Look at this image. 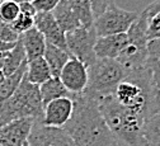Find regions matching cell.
<instances>
[{
  "instance_id": "cell-34",
  "label": "cell",
  "mask_w": 160,
  "mask_h": 146,
  "mask_svg": "<svg viewBox=\"0 0 160 146\" xmlns=\"http://www.w3.org/2000/svg\"><path fill=\"white\" fill-rule=\"evenodd\" d=\"M47 146H55V145H47Z\"/></svg>"
},
{
  "instance_id": "cell-16",
  "label": "cell",
  "mask_w": 160,
  "mask_h": 146,
  "mask_svg": "<svg viewBox=\"0 0 160 146\" xmlns=\"http://www.w3.org/2000/svg\"><path fill=\"white\" fill-rule=\"evenodd\" d=\"M146 69L150 73L152 84L160 89V38L148 41Z\"/></svg>"
},
{
  "instance_id": "cell-28",
  "label": "cell",
  "mask_w": 160,
  "mask_h": 146,
  "mask_svg": "<svg viewBox=\"0 0 160 146\" xmlns=\"http://www.w3.org/2000/svg\"><path fill=\"white\" fill-rule=\"evenodd\" d=\"M60 0H34L33 5L36 7L37 12H51Z\"/></svg>"
},
{
  "instance_id": "cell-1",
  "label": "cell",
  "mask_w": 160,
  "mask_h": 146,
  "mask_svg": "<svg viewBox=\"0 0 160 146\" xmlns=\"http://www.w3.org/2000/svg\"><path fill=\"white\" fill-rule=\"evenodd\" d=\"M74 109L69 122L62 127L76 146H123L109 130L98 108V102L82 92L71 94Z\"/></svg>"
},
{
  "instance_id": "cell-30",
  "label": "cell",
  "mask_w": 160,
  "mask_h": 146,
  "mask_svg": "<svg viewBox=\"0 0 160 146\" xmlns=\"http://www.w3.org/2000/svg\"><path fill=\"white\" fill-rule=\"evenodd\" d=\"M14 46H15V42L10 43V42H4V41L0 39V52H7V51H10Z\"/></svg>"
},
{
  "instance_id": "cell-11",
  "label": "cell",
  "mask_w": 160,
  "mask_h": 146,
  "mask_svg": "<svg viewBox=\"0 0 160 146\" xmlns=\"http://www.w3.org/2000/svg\"><path fill=\"white\" fill-rule=\"evenodd\" d=\"M34 27L45 36L48 43L68 51L65 32L60 28L51 12H37L34 15Z\"/></svg>"
},
{
  "instance_id": "cell-24",
  "label": "cell",
  "mask_w": 160,
  "mask_h": 146,
  "mask_svg": "<svg viewBox=\"0 0 160 146\" xmlns=\"http://www.w3.org/2000/svg\"><path fill=\"white\" fill-rule=\"evenodd\" d=\"M142 17L146 19V38H148V41L159 39L160 38V12H158L150 17H145V15H142Z\"/></svg>"
},
{
  "instance_id": "cell-8",
  "label": "cell",
  "mask_w": 160,
  "mask_h": 146,
  "mask_svg": "<svg viewBox=\"0 0 160 146\" xmlns=\"http://www.w3.org/2000/svg\"><path fill=\"white\" fill-rule=\"evenodd\" d=\"M58 78L71 94H79L88 85V66L76 57L70 56Z\"/></svg>"
},
{
  "instance_id": "cell-15",
  "label": "cell",
  "mask_w": 160,
  "mask_h": 146,
  "mask_svg": "<svg viewBox=\"0 0 160 146\" xmlns=\"http://www.w3.org/2000/svg\"><path fill=\"white\" fill-rule=\"evenodd\" d=\"M24 62H27L26 51H24V47L21 42V39H18L15 42V46L10 51H8L5 56L0 60V69L3 70L5 76H8L13 74L17 69L21 68Z\"/></svg>"
},
{
  "instance_id": "cell-10",
  "label": "cell",
  "mask_w": 160,
  "mask_h": 146,
  "mask_svg": "<svg viewBox=\"0 0 160 146\" xmlns=\"http://www.w3.org/2000/svg\"><path fill=\"white\" fill-rule=\"evenodd\" d=\"M32 118H19L0 127V146H24L33 126Z\"/></svg>"
},
{
  "instance_id": "cell-14",
  "label": "cell",
  "mask_w": 160,
  "mask_h": 146,
  "mask_svg": "<svg viewBox=\"0 0 160 146\" xmlns=\"http://www.w3.org/2000/svg\"><path fill=\"white\" fill-rule=\"evenodd\" d=\"M51 13L55 17L60 28H61L65 33L70 32L75 28L82 27L79 18L76 17L75 12L69 5L68 0H60V2L56 4V7L51 10Z\"/></svg>"
},
{
  "instance_id": "cell-6",
  "label": "cell",
  "mask_w": 160,
  "mask_h": 146,
  "mask_svg": "<svg viewBox=\"0 0 160 146\" xmlns=\"http://www.w3.org/2000/svg\"><path fill=\"white\" fill-rule=\"evenodd\" d=\"M137 17L138 14L136 12L125 10L113 3L102 14L94 18L93 27L98 37L126 33Z\"/></svg>"
},
{
  "instance_id": "cell-4",
  "label": "cell",
  "mask_w": 160,
  "mask_h": 146,
  "mask_svg": "<svg viewBox=\"0 0 160 146\" xmlns=\"http://www.w3.org/2000/svg\"><path fill=\"white\" fill-rule=\"evenodd\" d=\"M126 75L127 71L117 60L97 57L88 66V85L84 93L98 102L103 97L113 94L118 83Z\"/></svg>"
},
{
  "instance_id": "cell-32",
  "label": "cell",
  "mask_w": 160,
  "mask_h": 146,
  "mask_svg": "<svg viewBox=\"0 0 160 146\" xmlns=\"http://www.w3.org/2000/svg\"><path fill=\"white\" fill-rule=\"evenodd\" d=\"M14 2L19 4V3H24V2H33V0H14Z\"/></svg>"
},
{
  "instance_id": "cell-9",
  "label": "cell",
  "mask_w": 160,
  "mask_h": 146,
  "mask_svg": "<svg viewBox=\"0 0 160 146\" xmlns=\"http://www.w3.org/2000/svg\"><path fill=\"white\" fill-rule=\"evenodd\" d=\"M74 109V100L71 97L57 98L47 103L43 109L42 123L51 127L62 128L69 122Z\"/></svg>"
},
{
  "instance_id": "cell-20",
  "label": "cell",
  "mask_w": 160,
  "mask_h": 146,
  "mask_svg": "<svg viewBox=\"0 0 160 146\" xmlns=\"http://www.w3.org/2000/svg\"><path fill=\"white\" fill-rule=\"evenodd\" d=\"M27 64H28V61L24 62V64L19 69H17L13 74L5 76L0 81V102L9 98L18 89V87L21 85V83L27 73Z\"/></svg>"
},
{
  "instance_id": "cell-23",
  "label": "cell",
  "mask_w": 160,
  "mask_h": 146,
  "mask_svg": "<svg viewBox=\"0 0 160 146\" xmlns=\"http://www.w3.org/2000/svg\"><path fill=\"white\" fill-rule=\"evenodd\" d=\"M21 14L19 4L14 0H2L0 2V20L7 23H13Z\"/></svg>"
},
{
  "instance_id": "cell-3",
  "label": "cell",
  "mask_w": 160,
  "mask_h": 146,
  "mask_svg": "<svg viewBox=\"0 0 160 146\" xmlns=\"http://www.w3.org/2000/svg\"><path fill=\"white\" fill-rule=\"evenodd\" d=\"M43 109L39 85L28 81L24 75L18 89L9 98L0 102V127L19 118H32L34 122H42Z\"/></svg>"
},
{
  "instance_id": "cell-29",
  "label": "cell",
  "mask_w": 160,
  "mask_h": 146,
  "mask_svg": "<svg viewBox=\"0 0 160 146\" xmlns=\"http://www.w3.org/2000/svg\"><path fill=\"white\" fill-rule=\"evenodd\" d=\"M19 9H21V13H22V14L31 15V17H34V15H36V13H37V9H36V7L33 5V3H32V2L19 3Z\"/></svg>"
},
{
  "instance_id": "cell-33",
  "label": "cell",
  "mask_w": 160,
  "mask_h": 146,
  "mask_svg": "<svg viewBox=\"0 0 160 146\" xmlns=\"http://www.w3.org/2000/svg\"><path fill=\"white\" fill-rule=\"evenodd\" d=\"M7 52H8V51H7ZM7 52H0V60H2V58L5 56V53H7Z\"/></svg>"
},
{
  "instance_id": "cell-21",
  "label": "cell",
  "mask_w": 160,
  "mask_h": 146,
  "mask_svg": "<svg viewBox=\"0 0 160 146\" xmlns=\"http://www.w3.org/2000/svg\"><path fill=\"white\" fill-rule=\"evenodd\" d=\"M69 5L75 12L76 17L80 20V24L85 28L93 27L94 14L92 10V5L89 0H68Z\"/></svg>"
},
{
  "instance_id": "cell-13",
  "label": "cell",
  "mask_w": 160,
  "mask_h": 146,
  "mask_svg": "<svg viewBox=\"0 0 160 146\" xmlns=\"http://www.w3.org/2000/svg\"><path fill=\"white\" fill-rule=\"evenodd\" d=\"M19 39H21V42L24 47L27 61H32L34 58L43 56L47 41H46L45 36L36 27H32L27 32L22 33L19 36Z\"/></svg>"
},
{
  "instance_id": "cell-19",
  "label": "cell",
  "mask_w": 160,
  "mask_h": 146,
  "mask_svg": "<svg viewBox=\"0 0 160 146\" xmlns=\"http://www.w3.org/2000/svg\"><path fill=\"white\" fill-rule=\"evenodd\" d=\"M39 92H41L43 106L50 103L53 99L62 98V97H71V93L65 88L62 81L60 80L58 76H52L43 84L39 85Z\"/></svg>"
},
{
  "instance_id": "cell-5",
  "label": "cell",
  "mask_w": 160,
  "mask_h": 146,
  "mask_svg": "<svg viewBox=\"0 0 160 146\" xmlns=\"http://www.w3.org/2000/svg\"><path fill=\"white\" fill-rule=\"evenodd\" d=\"M128 41L116 60L127 73L146 68L148 58V38H146V19L138 14L137 19L127 31Z\"/></svg>"
},
{
  "instance_id": "cell-7",
  "label": "cell",
  "mask_w": 160,
  "mask_h": 146,
  "mask_svg": "<svg viewBox=\"0 0 160 146\" xmlns=\"http://www.w3.org/2000/svg\"><path fill=\"white\" fill-rule=\"evenodd\" d=\"M65 36L66 47L70 56L76 57L87 66L93 64L94 60L97 58L94 52V45L98 38L94 27L85 28L82 26L70 32H66Z\"/></svg>"
},
{
  "instance_id": "cell-31",
  "label": "cell",
  "mask_w": 160,
  "mask_h": 146,
  "mask_svg": "<svg viewBox=\"0 0 160 146\" xmlns=\"http://www.w3.org/2000/svg\"><path fill=\"white\" fill-rule=\"evenodd\" d=\"M5 78V75H4V73H3V70L2 69H0V81H2L3 79Z\"/></svg>"
},
{
  "instance_id": "cell-18",
  "label": "cell",
  "mask_w": 160,
  "mask_h": 146,
  "mask_svg": "<svg viewBox=\"0 0 160 146\" xmlns=\"http://www.w3.org/2000/svg\"><path fill=\"white\" fill-rule=\"evenodd\" d=\"M26 78L28 79V81L33 83V84H37V85L43 84L45 81L52 78L51 69L46 62V60L43 58V56L34 58L32 61H28Z\"/></svg>"
},
{
  "instance_id": "cell-26",
  "label": "cell",
  "mask_w": 160,
  "mask_h": 146,
  "mask_svg": "<svg viewBox=\"0 0 160 146\" xmlns=\"http://www.w3.org/2000/svg\"><path fill=\"white\" fill-rule=\"evenodd\" d=\"M0 39L4 41V42H17L19 39V34L15 32V29L13 28L12 23H7L0 20Z\"/></svg>"
},
{
  "instance_id": "cell-27",
  "label": "cell",
  "mask_w": 160,
  "mask_h": 146,
  "mask_svg": "<svg viewBox=\"0 0 160 146\" xmlns=\"http://www.w3.org/2000/svg\"><path fill=\"white\" fill-rule=\"evenodd\" d=\"M89 2H90V5H92L94 18H95L99 14H102L111 4H113L114 0H89Z\"/></svg>"
},
{
  "instance_id": "cell-35",
  "label": "cell",
  "mask_w": 160,
  "mask_h": 146,
  "mask_svg": "<svg viewBox=\"0 0 160 146\" xmlns=\"http://www.w3.org/2000/svg\"><path fill=\"white\" fill-rule=\"evenodd\" d=\"M24 146H28V142H27V143H26V145H24Z\"/></svg>"
},
{
  "instance_id": "cell-2",
  "label": "cell",
  "mask_w": 160,
  "mask_h": 146,
  "mask_svg": "<svg viewBox=\"0 0 160 146\" xmlns=\"http://www.w3.org/2000/svg\"><path fill=\"white\" fill-rule=\"evenodd\" d=\"M98 108L109 130L123 146H146L144 138L145 119L140 114L119 104L113 94L99 99Z\"/></svg>"
},
{
  "instance_id": "cell-17",
  "label": "cell",
  "mask_w": 160,
  "mask_h": 146,
  "mask_svg": "<svg viewBox=\"0 0 160 146\" xmlns=\"http://www.w3.org/2000/svg\"><path fill=\"white\" fill-rule=\"evenodd\" d=\"M43 58L46 60V62L51 69L52 76H58L62 68L65 66V64L69 61L70 53L66 50H62V48H60V47L47 42L46 50L43 53Z\"/></svg>"
},
{
  "instance_id": "cell-12",
  "label": "cell",
  "mask_w": 160,
  "mask_h": 146,
  "mask_svg": "<svg viewBox=\"0 0 160 146\" xmlns=\"http://www.w3.org/2000/svg\"><path fill=\"white\" fill-rule=\"evenodd\" d=\"M128 36L126 33H117L98 37L94 45V52L97 57L102 58H113L116 60L121 55L122 50L127 45Z\"/></svg>"
},
{
  "instance_id": "cell-25",
  "label": "cell",
  "mask_w": 160,
  "mask_h": 146,
  "mask_svg": "<svg viewBox=\"0 0 160 146\" xmlns=\"http://www.w3.org/2000/svg\"><path fill=\"white\" fill-rule=\"evenodd\" d=\"M13 28L15 29V32L21 36L22 33L27 32L28 29H31L32 27H34V17L31 15H26V14H19V17L12 23Z\"/></svg>"
},
{
  "instance_id": "cell-22",
  "label": "cell",
  "mask_w": 160,
  "mask_h": 146,
  "mask_svg": "<svg viewBox=\"0 0 160 146\" xmlns=\"http://www.w3.org/2000/svg\"><path fill=\"white\" fill-rule=\"evenodd\" d=\"M144 138L146 146H160V111L145 121Z\"/></svg>"
},
{
  "instance_id": "cell-36",
  "label": "cell",
  "mask_w": 160,
  "mask_h": 146,
  "mask_svg": "<svg viewBox=\"0 0 160 146\" xmlns=\"http://www.w3.org/2000/svg\"><path fill=\"white\" fill-rule=\"evenodd\" d=\"M0 2H2V0H0Z\"/></svg>"
}]
</instances>
